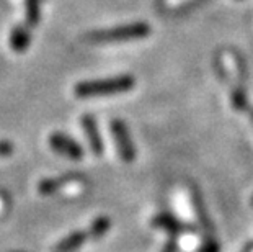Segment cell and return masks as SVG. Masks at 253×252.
<instances>
[{
  "instance_id": "obj_17",
  "label": "cell",
  "mask_w": 253,
  "mask_h": 252,
  "mask_svg": "<svg viewBox=\"0 0 253 252\" xmlns=\"http://www.w3.org/2000/svg\"><path fill=\"white\" fill-rule=\"evenodd\" d=\"M176 249H178V246H176V241L175 239H170L169 243L164 246V249L160 251V252H176Z\"/></svg>"
},
{
  "instance_id": "obj_1",
  "label": "cell",
  "mask_w": 253,
  "mask_h": 252,
  "mask_svg": "<svg viewBox=\"0 0 253 252\" xmlns=\"http://www.w3.org/2000/svg\"><path fill=\"white\" fill-rule=\"evenodd\" d=\"M136 84L132 76H116L101 80H87L75 85V95L79 99L108 97V95L125 94Z\"/></svg>"
},
{
  "instance_id": "obj_7",
  "label": "cell",
  "mask_w": 253,
  "mask_h": 252,
  "mask_svg": "<svg viewBox=\"0 0 253 252\" xmlns=\"http://www.w3.org/2000/svg\"><path fill=\"white\" fill-rule=\"evenodd\" d=\"M193 206H195V213H196V218L201 228L204 229V234H206V239H214V226H212V221L209 218L208 210H206V205H204V200L201 194L198 190H193Z\"/></svg>"
},
{
  "instance_id": "obj_3",
  "label": "cell",
  "mask_w": 253,
  "mask_h": 252,
  "mask_svg": "<svg viewBox=\"0 0 253 252\" xmlns=\"http://www.w3.org/2000/svg\"><path fill=\"white\" fill-rule=\"evenodd\" d=\"M110 130L111 135L116 141V148L118 152H120V157L125 160V162H132L134 157H136V149H134L131 135H129L127 126L123 123L121 120H113L110 123Z\"/></svg>"
},
{
  "instance_id": "obj_8",
  "label": "cell",
  "mask_w": 253,
  "mask_h": 252,
  "mask_svg": "<svg viewBox=\"0 0 253 252\" xmlns=\"http://www.w3.org/2000/svg\"><path fill=\"white\" fill-rule=\"evenodd\" d=\"M31 43V33L30 30L23 25H17L10 33V46H12L13 51L17 52H23L28 50Z\"/></svg>"
},
{
  "instance_id": "obj_6",
  "label": "cell",
  "mask_w": 253,
  "mask_h": 252,
  "mask_svg": "<svg viewBox=\"0 0 253 252\" xmlns=\"http://www.w3.org/2000/svg\"><path fill=\"white\" fill-rule=\"evenodd\" d=\"M82 128H84V133H85V138L90 144V149L91 152L100 155L103 152V139H101V135L98 131V125H96V120L91 115H84L82 116Z\"/></svg>"
},
{
  "instance_id": "obj_13",
  "label": "cell",
  "mask_w": 253,
  "mask_h": 252,
  "mask_svg": "<svg viewBox=\"0 0 253 252\" xmlns=\"http://www.w3.org/2000/svg\"><path fill=\"white\" fill-rule=\"evenodd\" d=\"M232 106L237 111H247L249 110V97H247L244 89H234L232 92Z\"/></svg>"
},
{
  "instance_id": "obj_18",
  "label": "cell",
  "mask_w": 253,
  "mask_h": 252,
  "mask_svg": "<svg viewBox=\"0 0 253 252\" xmlns=\"http://www.w3.org/2000/svg\"><path fill=\"white\" fill-rule=\"evenodd\" d=\"M250 120H252V123H253V110H250Z\"/></svg>"
},
{
  "instance_id": "obj_11",
  "label": "cell",
  "mask_w": 253,
  "mask_h": 252,
  "mask_svg": "<svg viewBox=\"0 0 253 252\" xmlns=\"http://www.w3.org/2000/svg\"><path fill=\"white\" fill-rule=\"evenodd\" d=\"M25 12H26V21L30 26L38 25L41 15V0H25Z\"/></svg>"
},
{
  "instance_id": "obj_9",
  "label": "cell",
  "mask_w": 253,
  "mask_h": 252,
  "mask_svg": "<svg viewBox=\"0 0 253 252\" xmlns=\"http://www.w3.org/2000/svg\"><path fill=\"white\" fill-rule=\"evenodd\" d=\"M88 239H90L88 231H75L72 234H69L66 239H62L59 244H56L54 252H74Z\"/></svg>"
},
{
  "instance_id": "obj_14",
  "label": "cell",
  "mask_w": 253,
  "mask_h": 252,
  "mask_svg": "<svg viewBox=\"0 0 253 252\" xmlns=\"http://www.w3.org/2000/svg\"><path fill=\"white\" fill-rule=\"evenodd\" d=\"M198 252H219V243L216 241V238H214V239H206L203 243L201 248H199Z\"/></svg>"
},
{
  "instance_id": "obj_19",
  "label": "cell",
  "mask_w": 253,
  "mask_h": 252,
  "mask_svg": "<svg viewBox=\"0 0 253 252\" xmlns=\"http://www.w3.org/2000/svg\"><path fill=\"white\" fill-rule=\"evenodd\" d=\"M252 203H253V202H252Z\"/></svg>"
},
{
  "instance_id": "obj_5",
  "label": "cell",
  "mask_w": 253,
  "mask_h": 252,
  "mask_svg": "<svg viewBox=\"0 0 253 252\" xmlns=\"http://www.w3.org/2000/svg\"><path fill=\"white\" fill-rule=\"evenodd\" d=\"M150 224L154 228H160V229H165L167 233L170 234H181V233H188V231H193L191 224H188L181 219L175 218L173 214L170 213H159L150 219Z\"/></svg>"
},
{
  "instance_id": "obj_16",
  "label": "cell",
  "mask_w": 253,
  "mask_h": 252,
  "mask_svg": "<svg viewBox=\"0 0 253 252\" xmlns=\"http://www.w3.org/2000/svg\"><path fill=\"white\" fill-rule=\"evenodd\" d=\"M204 2H208V0H193V2H188L186 5H183L181 10H183V12H190V10L199 7V5H203Z\"/></svg>"
},
{
  "instance_id": "obj_12",
  "label": "cell",
  "mask_w": 253,
  "mask_h": 252,
  "mask_svg": "<svg viewBox=\"0 0 253 252\" xmlns=\"http://www.w3.org/2000/svg\"><path fill=\"white\" fill-rule=\"evenodd\" d=\"M110 226H111L110 218H106V216L96 218L95 221L91 223V226H90V229H88L90 239H100L101 236H103L106 231H108Z\"/></svg>"
},
{
  "instance_id": "obj_10",
  "label": "cell",
  "mask_w": 253,
  "mask_h": 252,
  "mask_svg": "<svg viewBox=\"0 0 253 252\" xmlns=\"http://www.w3.org/2000/svg\"><path fill=\"white\" fill-rule=\"evenodd\" d=\"M77 177L75 175H61V177H52V179H44L40 182V185H38V190H40V194L42 195H47V194H54L59 189H62V187L69 185L71 182H74Z\"/></svg>"
},
{
  "instance_id": "obj_2",
  "label": "cell",
  "mask_w": 253,
  "mask_h": 252,
  "mask_svg": "<svg viewBox=\"0 0 253 252\" xmlns=\"http://www.w3.org/2000/svg\"><path fill=\"white\" fill-rule=\"evenodd\" d=\"M150 35V26L144 21H136V23L121 25L111 30H100L93 31L87 36L90 43L96 45H110V43H125L132 40H141Z\"/></svg>"
},
{
  "instance_id": "obj_4",
  "label": "cell",
  "mask_w": 253,
  "mask_h": 252,
  "mask_svg": "<svg viewBox=\"0 0 253 252\" xmlns=\"http://www.w3.org/2000/svg\"><path fill=\"white\" fill-rule=\"evenodd\" d=\"M49 144L56 152L66 155V157L72 160H80L84 155V149L80 148L77 141H74L72 138H69L62 133H54L49 136Z\"/></svg>"
},
{
  "instance_id": "obj_15",
  "label": "cell",
  "mask_w": 253,
  "mask_h": 252,
  "mask_svg": "<svg viewBox=\"0 0 253 252\" xmlns=\"http://www.w3.org/2000/svg\"><path fill=\"white\" fill-rule=\"evenodd\" d=\"M13 152V144L10 141H0V155H8Z\"/></svg>"
}]
</instances>
